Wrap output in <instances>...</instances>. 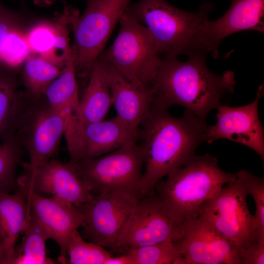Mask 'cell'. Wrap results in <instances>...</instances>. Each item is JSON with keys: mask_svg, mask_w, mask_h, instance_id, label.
<instances>
[{"mask_svg": "<svg viewBox=\"0 0 264 264\" xmlns=\"http://www.w3.org/2000/svg\"><path fill=\"white\" fill-rule=\"evenodd\" d=\"M142 123L145 170L136 188L141 197L154 191L163 177L195 155L206 141L208 127L206 120L188 110L176 118L168 109L154 105Z\"/></svg>", "mask_w": 264, "mask_h": 264, "instance_id": "1", "label": "cell"}, {"mask_svg": "<svg viewBox=\"0 0 264 264\" xmlns=\"http://www.w3.org/2000/svg\"><path fill=\"white\" fill-rule=\"evenodd\" d=\"M185 62L177 57H164L152 86L153 105L168 109L180 105L204 120L209 112L220 104V99L234 91V73L226 70L220 75L208 69L205 53L193 51Z\"/></svg>", "mask_w": 264, "mask_h": 264, "instance_id": "2", "label": "cell"}, {"mask_svg": "<svg viewBox=\"0 0 264 264\" xmlns=\"http://www.w3.org/2000/svg\"><path fill=\"white\" fill-rule=\"evenodd\" d=\"M236 178V174L220 168L216 157L195 154L161 179L154 191L177 227L198 218L202 205Z\"/></svg>", "mask_w": 264, "mask_h": 264, "instance_id": "3", "label": "cell"}, {"mask_svg": "<svg viewBox=\"0 0 264 264\" xmlns=\"http://www.w3.org/2000/svg\"><path fill=\"white\" fill-rule=\"evenodd\" d=\"M211 7L204 5L198 12L190 13L165 0H138L127 10L147 28L158 54L168 57L197 51L199 29L208 19Z\"/></svg>", "mask_w": 264, "mask_h": 264, "instance_id": "4", "label": "cell"}, {"mask_svg": "<svg viewBox=\"0 0 264 264\" xmlns=\"http://www.w3.org/2000/svg\"><path fill=\"white\" fill-rule=\"evenodd\" d=\"M119 22L116 38L99 56L134 85L149 88L162 58L147 28L127 9Z\"/></svg>", "mask_w": 264, "mask_h": 264, "instance_id": "5", "label": "cell"}, {"mask_svg": "<svg viewBox=\"0 0 264 264\" xmlns=\"http://www.w3.org/2000/svg\"><path fill=\"white\" fill-rule=\"evenodd\" d=\"M82 15L74 8L70 28L74 37L71 45L77 76L88 78L91 67L109 39L115 25L131 0H85Z\"/></svg>", "mask_w": 264, "mask_h": 264, "instance_id": "6", "label": "cell"}, {"mask_svg": "<svg viewBox=\"0 0 264 264\" xmlns=\"http://www.w3.org/2000/svg\"><path fill=\"white\" fill-rule=\"evenodd\" d=\"M144 163L142 147L135 141L106 154L70 164L91 193L97 194L118 190L137 193Z\"/></svg>", "mask_w": 264, "mask_h": 264, "instance_id": "7", "label": "cell"}, {"mask_svg": "<svg viewBox=\"0 0 264 264\" xmlns=\"http://www.w3.org/2000/svg\"><path fill=\"white\" fill-rule=\"evenodd\" d=\"M226 185L202 205L198 217L241 252L256 242L254 216L248 209V195L241 181L236 177Z\"/></svg>", "mask_w": 264, "mask_h": 264, "instance_id": "8", "label": "cell"}, {"mask_svg": "<svg viewBox=\"0 0 264 264\" xmlns=\"http://www.w3.org/2000/svg\"><path fill=\"white\" fill-rule=\"evenodd\" d=\"M141 198L132 190L92 194L89 200L77 207L85 218L80 233L81 236L88 242L112 250L132 209Z\"/></svg>", "mask_w": 264, "mask_h": 264, "instance_id": "9", "label": "cell"}, {"mask_svg": "<svg viewBox=\"0 0 264 264\" xmlns=\"http://www.w3.org/2000/svg\"><path fill=\"white\" fill-rule=\"evenodd\" d=\"M70 118L50 107L42 97L36 100L15 137L27 152L30 168L41 166L54 158L58 151Z\"/></svg>", "mask_w": 264, "mask_h": 264, "instance_id": "10", "label": "cell"}, {"mask_svg": "<svg viewBox=\"0 0 264 264\" xmlns=\"http://www.w3.org/2000/svg\"><path fill=\"white\" fill-rule=\"evenodd\" d=\"M172 241L182 264H241L240 250L198 217L178 225Z\"/></svg>", "mask_w": 264, "mask_h": 264, "instance_id": "11", "label": "cell"}, {"mask_svg": "<svg viewBox=\"0 0 264 264\" xmlns=\"http://www.w3.org/2000/svg\"><path fill=\"white\" fill-rule=\"evenodd\" d=\"M176 226L155 191L132 209L112 250H128L172 240Z\"/></svg>", "mask_w": 264, "mask_h": 264, "instance_id": "12", "label": "cell"}, {"mask_svg": "<svg viewBox=\"0 0 264 264\" xmlns=\"http://www.w3.org/2000/svg\"><path fill=\"white\" fill-rule=\"evenodd\" d=\"M22 166L23 171L18 176V185L28 192L60 198L76 207L92 197L86 183L68 162L53 158L38 167L30 168L24 162Z\"/></svg>", "mask_w": 264, "mask_h": 264, "instance_id": "13", "label": "cell"}, {"mask_svg": "<svg viewBox=\"0 0 264 264\" xmlns=\"http://www.w3.org/2000/svg\"><path fill=\"white\" fill-rule=\"evenodd\" d=\"M139 130L132 129L117 116L105 118L70 130L65 135L70 159L74 164L98 157L137 141Z\"/></svg>", "mask_w": 264, "mask_h": 264, "instance_id": "14", "label": "cell"}, {"mask_svg": "<svg viewBox=\"0 0 264 264\" xmlns=\"http://www.w3.org/2000/svg\"><path fill=\"white\" fill-rule=\"evenodd\" d=\"M264 85L258 88L256 98L250 104L231 107L220 104L217 108V121L208 126L206 142L225 139L244 145L256 152L264 161V128L259 117L258 104L264 95Z\"/></svg>", "mask_w": 264, "mask_h": 264, "instance_id": "15", "label": "cell"}, {"mask_svg": "<svg viewBox=\"0 0 264 264\" xmlns=\"http://www.w3.org/2000/svg\"><path fill=\"white\" fill-rule=\"evenodd\" d=\"M26 192L30 217L41 227L49 239L58 244L60 250L58 262L67 264V243L73 233L83 226V213L65 199Z\"/></svg>", "mask_w": 264, "mask_h": 264, "instance_id": "16", "label": "cell"}, {"mask_svg": "<svg viewBox=\"0 0 264 264\" xmlns=\"http://www.w3.org/2000/svg\"><path fill=\"white\" fill-rule=\"evenodd\" d=\"M264 0H233L225 14L215 21L206 20L197 38V49L218 56L221 42L229 35L245 30L264 32Z\"/></svg>", "mask_w": 264, "mask_h": 264, "instance_id": "17", "label": "cell"}, {"mask_svg": "<svg viewBox=\"0 0 264 264\" xmlns=\"http://www.w3.org/2000/svg\"><path fill=\"white\" fill-rule=\"evenodd\" d=\"M103 62L107 71L112 105L114 107L116 116L132 129L139 130L140 125L152 110L154 96L153 87L139 88L112 66Z\"/></svg>", "mask_w": 264, "mask_h": 264, "instance_id": "18", "label": "cell"}, {"mask_svg": "<svg viewBox=\"0 0 264 264\" xmlns=\"http://www.w3.org/2000/svg\"><path fill=\"white\" fill-rule=\"evenodd\" d=\"M18 69L0 66V142L15 136L36 101L20 89Z\"/></svg>", "mask_w": 264, "mask_h": 264, "instance_id": "19", "label": "cell"}, {"mask_svg": "<svg viewBox=\"0 0 264 264\" xmlns=\"http://www.w3.org/2000/svg\"><path fill=\"white\" fill-rule=\"evenodd\" d=\"M88 82L68 127L76 128L105 118L112 105L110 83L105 64L99 56L93 64Z\"/></svg>", "mask_w": 264, "mask_h": 264, "instance_id": "20", "label": "cell"}, {"mask_svg": "<svg viewBox=\"0 0 264 264\" xmlns=\"http://www.w3.org/2000/svg\"><path fill=\"white\" fill-rule=\"evenodd\" d=\"M27 193L19 187L14 193L0 194V236L4 243L7 260L13 257L16 243L29 220Z\"/></svg>", "mask_w": 264, "mask_h": 264, "instance_id": "21", "label": "cell"}, {"mask_svg": "<svg viewBox=\"0 0 264 264\" xmlns=\"http://www.w3.org/2000/svg\"><path fill=\"white\" fill-rule=\"evenodd\" d=\"M76 77L72 49L64 61L61 74L46 88L42 96L52 109L70 119L80 101Z\"/></svg>", "mask_w": 264, "mask_h": 264, "instance_id": "22", "label": "cell"}, {"mask_svg": "<svg viewBox=\"0 0 264 264\" xmlns=\"http://www.w3.org/2000/svg\"><path fill=\"white\" fill-rule=\"evenodd\" d=\"M62 68L43 56L27 57L21 68L20 81L24 92L34 100L40 99L46 88L61 74Z\"/></svg>", "mask_w": 264, "mask_h": 264, "instance_id": "23", "label": "cell"}, {"mask_svg": "<svg viewBox=\"0 0 264 264\" xmlns=\"http://www.w3.org/2000/svg\"><path fill=\"white\" fill-rule=\"evenodd\" d=\"M20 244L8 264H52L47 256L46 242L48 238L41 227L31 218L22 233Z\"/></svg>", "mask_w": 264, "mask_h": 264, "instance_id": "24", "label": "cell"}, {"mask_svg": "<svg viewBox=\"0 0 264 264\" xmlns=\"http://www.w3.org/2000/svg\"><path fill=\"white\" fill-rule=\"evenodd\" d=\"M22 150L15 136L0 142V194L18 188L17 170L22 163Z\"/></svg>", "mask_w": 264, "mask_h": 264, "instance_id": "25", "label": "cell"}, {"mask_svg": "<svg viewBox=\"0 0 264 264\" xmlns=\"http://www.w3.org/2000/svg\"><path fill=\"white\" fill-rule=\"evenodd\" d=\"M68 263L70 264H105L112 256L102 246L87 242L78 230L70 236L66 245Z\"/></svg>", "mask_w": 264, "mask_h": 264, "instance_id": "26", "label": "cell"}, {"mask_svg": "<svg viewBox=\"0 0 264 264\" xmlns=\"http://www.w3.org/2000/svg\"><path fill=\"white\" fill-rule=\"evenodd\" d=\"M134 264H182L183 260L172 240L128 250Z\"/></svg>", "mask_w": 264, "mask_h": 264, "instance_id": "27", "label": "cell"}, {"mask_svg": "<svg viewBox=\"0 0 264 264\" xmlns=\"http://www.w3.org/2000/svg\"><path fill=\"white\" fill-rule=\"evenodd\" d=\"M247 195L255 201V240L264 242V178L242 169L236 173Z\"/></svg>", "mask_w": 264, "mask_h": 264, "instance_id": "28", "label": "cell"}, {"mask_svg": "<svg viewBox=\"0 0 264 264\" xmlns=\"http://www.w3.org/2000/svg\"><path fill=\"white\" fill-rule=\"evenodd\" d=\"M32 18L24 10H17L5 5L0 0V59L8 36L15 31H26Z\"/></svg>", "mask_w": 264, "mask_h": 264, "instance_id": "29", "label": "cell"}, {"mask_svg": "<svg viewBox=\"0 0 264 264\" xmlns=\"http://www.w3.org/2000/svg\"><path fill=\"white\" fill-rule=\"evenodd\" d=\"M74 9L72 6L65 5L62 13L57 12L52 22L53 34V49L61 53V60L64 61L72 51L70 44L69 29L71 15Z\"/></svg>", "mask_w": 264, "mask_h": 264, "instance_id": "30", "label": "cell"}, {"mask_svg": "<svg viewBox=\"0 0 264 264\" xmlns=\"http://www.w3.org/2000/svg\"><path fill=\"white\" fill-rule=\"evenodd\" d=\"M25 31L18 30L11 32L7 37L0 59V66L19 68L22 59L25 60L27 54L28 46L22 38Z\"/></svg>", "mask_w": 264, "mask_h": 264, "instance_id": "31", "label": "cell"}, {"mask_svg": "<svg viewBox=\"0 0 264 264\" xmlns=\"http://www.w3.org/2000/svg\"><path fill=\"white\" fill-rule=\"evenodd\" d=\"M47 21L42 19L41 22L31 25L27 30L28 44L37 52L44 53L53 49L52 22Z\"/></svg>", "mask_w": 264, "mask_h": 264, "instance_id": "32", "label": "cell"}, {"mask_svg": "<svg viewBox=\"0 0 264 264\" xmlns=\"http://www.w3.org/2000/svg\"><path fill=\"white\" fill-rule=\"evenodd\" d=\"M264 242H254L241 251V264H264Z\"/></svg>", "mask_w": 264, "mask_h": 264, "instance_id": "33", "label": "cell"}, {"mask_svg": "<svg viewBox=\"0 0 264 264\" xmlns=\"http://www.w3.org/2000/svg\"><path fill=\"white\" fill-rule=\"evenodd\" d=\"M105 264H134L131 255L127 252L117 256L110 257L106 262Z\"/></svg>", "mask_w": 264, "mask_h": 264, "instance_id": "34", "label": "cell"}, {"mask_svg": "<svg viewBox=\"0 0 264 264\" xmlns=\"http://www.w3.org/2000/svg\"><path fill=\"white\" fill-rule=\"evenodd\" d=\"M7 260V254L6 247L0 236V264H6Z\"/></svg>", "mask_w": 264, "mask_h": 264, "instance_id": "35", "label": "cell"}, {"mask_svg": "<svg viewBox=\"0 0 264 264\" xmlns=\"http://www.w3.org/2000/svg\"><path fill=\"white\" fill-rule=\"evenodd\" d=\"M35 2L40 6H49L52 4L51 0H34Z\"/></svg>", "mask_w": 264, "mask_h": 264, "instance_id": "36", "label": "cell"}, {"mask_svg": "<svg viewBox=\"0 0 264 264\" xmlns=\"http://www.w3.org/2000/svg\"><path fill=\"white\" fill-rule=\"evenodd\" d=\"M51 1H52V4H53L54 3H55V2L57 1H59L63 2L64 4H65V5H66L67 0H51Z\"/></svg>", "mask_w": 264, "mask_h": 264, "instance_id": "37", "label": "cell"}]
</instances>
